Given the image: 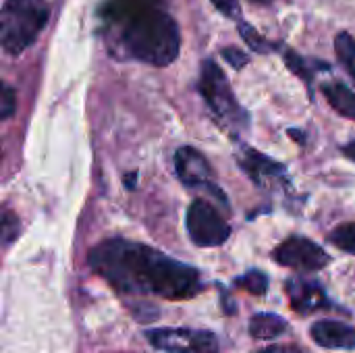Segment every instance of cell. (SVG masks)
I'll return each instance as SVG.
<instances>
[{
	"mask_svg": "<svg viewBox=\"0 0 355 353\" xmlns=\"http://www.w3.org/2000/svg\"><path fill=\"white\" fill-rule=\"evenodd\" d=\"M87 264L96 275L127 295L189 300L200 293V273L162 252L129 239H106L92 248Z\"/></svg>",
	"mask_w": 355,
	"mask_h": 353,
	"instance_id": "1",
	"label": "cell"
},
{
	"mask_svg": "<svg viewBox=\"0 0 355 353\" xmlns=\"http://www.w3.org/2000/svg\"><path fill=\"white\" fill-rule=\"evenodd\" d=\"M100 17L114 56L154 67H166L179 56L181 33L164 0H106Z\"/></svg>",
	"mask_w": 355,
	"mask_h": 353,
	"instance_id": "2",
	"label": "cell"
},
{
	"mask_svg": "<svg viewBox=\"0 0 355 353\" xmlns=\"http://www.w3.org/2000/svg\"><path fill=\"white\" fill-rule=\"evenodd\" d=\"M50 19L46 0H4L0 6V48L10 54H23L44 31Z\"/></svg>",
	"mask_w": 355,
	"mask_h": 353,
	"instance_id": "3",
	"label": "cell"
},
{
	"mask_svg": "<svg viewBox=\"0 0 355 353\" xmlns=\"http://www.w3.org/2000/svg\"><path fill=\"white\" fill-rule=\"evenodd\" d=\"M200 94L204 96L210 110L216 119L227 125L229 129H243L248 127V114L239 106L223 69L214 60H204L202 75H200Z\"/></svg>",
	"mask_w": 355,
	"mask_h": 353,
	"instance_id": "4",
	"label": "cell"
},
{
	"mask_svg": "<svg viewBox=\"0 0 355 353\" xmlns=\"http://www.w3.org/2000/svg\"><path fill=\"white\" fill-rule=\"evenodd\" d=\"M187 233L196 246L216 248L229 239L231 227L210 202L196 200L187 210Z\"/></svg>",
	"mask_w": 355,
	"mask_h": 353,
	"instance_id": "5",
	"label": "cell"
},
{
	"mask_svg": "<svg viewBox=\"0 0 355 353\" xmlns=\"http://www.w3.org/2000/svg\"><path fill=\"white\" fill-rule=\"evenodd\" d=\"M148 341L164 353H216L218 341L208 331L191 329H156L148 333Z\"/></svg>",
	"mask_w": 355,
	"mask_h": 353,
	"instance_id": "6",
	"label": "cell"
},
{
	"mask_svg": "<svg viewBox=\"0 0 355 353\" xmlns=\"http://www.w3.org/2000/svg\"><path fill=\"white\" fill-rule=\"evenodd\" d=\"M275 260L295 270H320L329 264V254L306 237H289L275 250Z\"/></svg>",
	"mask_w": 355,
	"mask_h": 353,
	"instance_id": "7",
	"label": "cell"
},
{
	"mask_svg": "<svg viewBox=\"0 0 355 353\" xmlns=\"http://www.w3.org/2000/svg\"><path fill=\"white\" fill-rule=\"evenodd\" d=\"M285 291L289 295L291 308L297 314H312V312H318V310H324L331 306L322 285L316 281L291 279V281H287Z\"/></svg>",
	"mask_w": 355,
	"mask_h": 353,
	"instance_id": "8",
	"label": "cell"
},
{
	"mask_svg": "<svg viewBox=\"0 0 355 353\" xmlns=\"http://www.w3.org/2000/svg\"><path fill=\"white\" fill-rule=\"evenodd\" d=\"M175 171H177V177L189 187L208 185L212 179V169L208 160L204 158V154H200L196 148H189V146L177 150Z\"/></svg>",
	"mask_w": 355,
	"mask_h": 353,
	"instance_id": "9",
	"label": "cell"
},
{
	"mask_svg": "<svg viewBox=\"0 0 355 353\" xmlns=\"http://www.w3.org/2000/svg\"><path fill=\"white\" fill-rule=\"evenodd\" d=\"M239 166L260 187L279 185L281 181H285V169H283V164L275 162L272 158H268V156H264V154H260L256 150H245L239 156Z\"/></svg>",
	"mask_w": 355,
	"mask_h": 353,
	"instance_id": "10",
	"label": "cell"
},
{
	"mask_svg": "<svg viewBox=\"0 0 355 353\" xmlns=\"http://www.w3.org/2000/svg\"><path fill=\"white\" fill-rule=\"evenodd\" d=\"M312 339L329 350H355V329L337 320L316 322L312 327Z\"/></svg>",
	"mask_w": 355,
	"mask_h": 353,
	"instance_id": "11",
	"label": "cell"
},
{
	"mask_svg": "<svg viewBox=\"0 0 355 353\" xmlns=\"http://www.w3.org/2000/svg\"><path fill=\"white\" fill-rule=\"evenodd\" d=\"M329 104L343 117L355 121V94L343 83H327L322 87Z\"/></svg>",
	"mask_w": 355,
	"mask_h": 353,
	"instance_id": "12",
	"label": "cell"
},
{
	"mask_svg": "<svg viewBox=\"0 0 355 353\" xmlns=\"http://www.w3.org/2000/svg\"><path fill=\"white\" fill-rule=\"evenodd\" d=\"M287 331V322L277 314H256L250 320V333L256 339H275Z\"/></svg>",
	"mask_w": 355,
	"mask_h": 353,
	"instance_id": "13",
	"label": "cell"
},
{
	"mask_svg": "<svg viewBox=\"0 0 355 353\" xmlns=\"http://www.w3.org/2000/svg\"><path fill=\"white\" fill-rule=\"evenodd\" d=\"M239 33H241V37L245 40V44H248L252 50L260 52V54H268V52H272V50L277 48V44L268 42L264 35H260V33H258L250 23H245V21H239Z\"/></svg>",
	"mask_w": 355,
	"mask_h": 353,
	"instance_id": "14",
	"label": "cell"
},
{
	"mask_svg": "<svg viewBox=\"0 0 355 353\" xmlns=\"http://www.w3.org/2000/svg\"><path fill=\"white\" fill-rule=\"evenodd\" d=\"M235 283H237V287H241V289H245V291H250L254 295H262L268 289V279L260 270H250L243 277H239Z\"/></svg>",
	"mask_w": 355,
	"mask_h": 353,
	"instance_id": "15",
	"label": "cell"
},
{
	"mask_svg": "<svg viewBox=\"0 0 355 353\" xmlns=\"http://www.w3.org/2000/svg\"><path fill=\"white\" fill-rule=\"evenodd\" d=\"M331 241L337 248H341V250H345L349 254H355V223L337 227L333 231V235H331Z\"/></svg>",
	"mask_w": 355,
	"mask_h": 353,
	"instance_id": "16",
	"label": "cell"
},
{
	"mask_svg": "<svg viewBox=\"0 0 355 353\" xmlns=\"http://www.w3.org/2000/svg\"><path fill=\"white\" fill-rule=\"evenodd\" d=\"M285 62H287V67L295 73V75H300L304 81H312V77H314V69H312V64H310V60H306V58H302L297 52H293V50H289V52H285Z\"/></svg>",
	"mask_w": 355,
	"mask_h": 353,
	"instance_id": "17",
	"label": "cell"
},
{
	"mask_svg": "<svg viewBox=\"0 0 355 353\" xmlns=\"http://www.w3.org/2000/svg\"><path fill=\"white\" fill-rule=\"evenodd\" d=\"M19 233V221L15 214L0 210V248L8 246Z\"/></svg>",
	"mask_w": 355,
	"mask_h": 353,
	"instance_id": "18",
	"label": "cell"
},
{
	"mask_svg": "<svg viewBox=\"0 0 355 353\" xmlns=\"http://www.w3.org/2000/svg\"><path fill=\"white\" fill-rule=\"evenodd\" d=\"M15 108H17V96H15V89L0 79V121L8 119L15 114Z\"/></svg>",
	"mask_w": 355,
	"mask_h": 353,
	"instance_id": "19",
	"label": "cell"
},
{
	"mask_svg": "<svg viewBox=\"0 0 355 353\" xmlns=\"http://www.w3.org/2000/svg\"><path fill=\"white\" fill-rule=\"evenodd\" d=\"M225 17H229V19H241V6H239V2L237 0H210Z\"/></svg>",
	"mask_w": 355,
	"mask_h": 353,
	"instance_id": "20",
	"label": "cell"
},
{
	"mask_svg": "<svg viewBox=\"0 0 355 353\" xmlns=\"http://www.w3.org/2000/svg\"><path fill=\"white\" fill-rule=\"evenodd\" d=\"M223 56H225V60L233 67V69H241V67H245L248 64V54H243L241 50H237V48H225L223 50Z\"/></svg>",
	"mask_w": 355,
	"mask_h": 353,
	"instance_id": "21",
	"label": "cell"
},
{
	"mask_svg": "<svg viewBox=\"0 0 355 353\" xmlns=\"http://www.w3.org/2000/svg\"><path fill=\"white\" fill-rule=\"evenodd\" d=\"M262 353H304L302 350H297V347H268V350H264Z\"/></svg>",
	"mask_w": 355,
	"mask_h": 353,
	"instance_id": "22",
	"label": "cell"
},
{
	"mask_svg": "<svg viewBox=\"0 0 355 353\" xmlns=\"http://www.w3.org/2000/svg\"><path fill=\"white\" fill-rule=\"evenodd\" d=\"M349 160H354L355 162V141H352V144H347V146H343V150H341Z\"/></svg>",
	"mask_w": 355,
	"mask_h": 353,
	"instance_id": "23",
	"label": "cell"
},
{
	"mask_svg": "<svg viewBox=\"0 0 355 353\" xmlns=\"http://www.w3.org/2000/svg\"><path fill=\"white\" fill-rule=\"evenodd\" d=\"M252 2H258V4H270L272 0H252Z\"/></svg>",
	"mask_w": 355,
	"mask_h": 353,
	"instance_id": "24",
	"label": "cell"
}]
</instances>
